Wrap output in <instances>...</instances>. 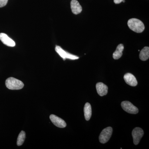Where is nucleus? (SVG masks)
<instances>
[{
    "instance_id": "obj_1",
    "label": "nucleus",
    "mask_w": 149,
    "mask_h": 149,
    "mask_svg": "<svg viewBox=\"0 0 149 149\" xmlns=\"http://www.w3.org/2000/svg\"><path fill=\"white\" fill-rule=\"evenodd\" d=\"M128 25L130 29L136 33H141L145 29L143 23L138 19H130L128 22Z\"/></svg>"
},
{
    "instance_id": "obj_2",
    "label": "nucleus",
    "mask_w": 149,
    "mask_h": 149,
    "mask_svg": "<svg viewBox=\"0 0 149 149\" xmlns=\"http://www.w3.org/2000/svg\"><path fill=\"white\" fill-rule=\"evenodd\" d=\"M7 88L10 90H18L24 87V83L20 80L13 77H9L6 81Z\"/></svg>"
},
{
    "instance_id": "obj_3",
    "label": "nucleus",
    "mask_w": 149,
    "mask_h": 149,
    "mask_svg": "<svg viewBox=\"0 0 149 149\" xmlns=\"http://www.w3.org/2000/svg\"><path fill=\"white\" fill-rule=\"evenodd\" d=\"M113 129L111 127H107L102 131L100 136L99 141L101 143L104 144L109 141L112 134Z\"/></svg>"
},
{
    "instance_id": "obj_4",
    "label": "nucleus",
    "mask_w": 149,
    "mask_h": 149,
    "mask_svg": "<svg viewBox=\"0 0 149 149\" xmlns=\"http://www.w3.org/2000/svg\"><path fill=\"white\" fill-rule=\"evenodd\" d=\"M121 107L125 111L131 114H137L139 113V109L130 102L123 101L121 103Z\"/></svg>"
},
{
    "instance_id": "obj_5",
    "label": "nucleus",
    "mask_w": 149,
    "mask_h": 149,
    "mask_svg": "<svg viewBox=\"0 0 149 149\" xmlns=\"http://www.w3.org/2000/svg\"><path fill=\"white\" fill-rule=\"evenodd\" d=\"M56 52L60 56L61 58H63V60H65V59H70L71 60H76L79 58L77 56L71 54L64 51L63 49L59 46H56L55 47Z\"/></svg>"
},
{
    "instance_id": "obj_6",
    "label": "nucleus",
    "mask_w": 149,
    "mask_h": 149,
    "mask_svg": "<svg viewBox=\"0 0 149 149\" xmlns=\"http://www.w3.org/2000/svg\"><path fill=\"white\" fill-rule=\"evenodd\" d=\"M133 143L135 145L139 144V142L144 135V131L142 128L136 127L133 129L132 132Z\"/></svg>"
},
{
    "instance_id": "obj_7",
    "label": "nucleus",
    "mask_w": 149,
    "mask_h": 149,
    "mask_svg": "<svg viewBox=\"0 0 149 149\" xmlns=\"http://www.w3.org/2000/svg\"><path fill=\"white\" fill-rule=\"evenodd\" d=\"M50 119L53 123L58 128H64L66 126V123L63 119L55 115L50 116Z\"/></svg>"
},
{
    "instance_id": "obj_8",
    "label": "nucleus",
    "mask_w": 149,
    "mask_h": 149,
    "mask_svg": "<svg viewBox=\"0 0 149 149\" xmlns=\"http://www.w3.org/2000/svg\"><path fill=\"white\" fill-rule=\"evenodd\" d=\"M0 40L3 44L8 47H14L15 46V42L5 33H0Z\"/></svg>"
},
{
    "instance_id": "obj_9",
    "label": "nucleus",
    "mask_w": 149,
    "mask_h": 149,
    "mask_svg": "<svg viewBox=\"0 0 149 149\" xmlns=\"http://www.w3.org/2000/svg\"><path fill=\"white\" fill-rule=\"evenodd\" d=\"M124 80L128 85L135 87L138 85V81L136 77L130 73H126L124 76Z\"/></svg>"
},
{
    "instance_id": "obj_10",
    "label": "nucleus",
    "mask_w": 149,
    "mask_h": 149,
    "mask_svg": "<svg viewBox=\"0 0 149 149\" xmlns=\"http://www.w3.org/2000/svg\"><path fill=\"white\" fill-rule=\"evenodd\" d=\"M96 89L97 93L99 95L103 96L106 95L108 93V88L107 86L102 83H98L96 84Z\"/></svg>"
},
{
    "instance_id": "obj_11",
    "label": "nucleus",
    "mask_w": 149,
    "mask_h": 149,
    "mask_svg": "<svg viewBox=\"0 0 149 149\" xmlns=\"http://www.w3.org/2000/svg\"><path fill=\"white\" fill-rule=\"evenodd\" d=\"M70 6L72 13L75 15L80 13L82 11V7L77 0H72Z\"/></svg>"
},
{
    "instance_id": "obj_12",
    "label": "nucleus",
    "mask_w": 149,
    "mask_h": 149,
    "mask_svg": "<svg viewBox=\"0 0 149 149\" xmlns=\"http://www.w3.org/2000/svg\"><path fill=\"white\" fill-rule=\"evenodd\" d=\"M124 49V46L123 44H119L116 48V50L113 54V57L115 60L118 59L122 56L123 52Z\"/></svg>"
},
{
    "instance_id": "obj_13",
    "label": "nucleus",
    "mask_w": 149,
    "mask_h": 149,
    "mask_svg": "<svg viewBox=\"0 0 149 149\" xmlns=\"http://www.w3.org/2000/svg\"><path fill=\"white\" fill-rule=\"evenodd\" d=\"M84 116L85 120H89L92 116V108L91 104L89 103H86L85 104L84 108Z\"/></svg>"
},
{
    "instance_id": "obj_14",
    "label": "nucleus",
    "mask_w": 149,
    "mask_h": 149,
    "mask_svg": "<svg viewBox=\"0 0 149 149\" xmlns=\"http://www.w3.org/2000/svg\"><path fill=\"white\" fill-rule=\"evenodd\" d=\"M139 58L141 60L146 61L149 58V48L148 47H146L143 48L139 55Z\"/></svg>"
},
{
    "instance_id": "obj_15",
    "label": "nucleus",
    "mask_w": 149,
    "mask_h": 149,
    "mask_svg": "<svg viewBox=\"0 0 149 149\" xmlns=\"http://www.w3.org/2000/svg\"><path fill=\"white\" fill-rule=\"evenodd\" d=\"M26 137V134L24 131H22L19 133L17 139V144L18 146H21L24 143Z\"/></svg>"
},
{
    "instance_id": "obj_16",
    "label": "nucleus",
    "mask_w": 149,
    "mask_h": 149,
    "mask_svg": "<svg viewBox=\"0 0 149 149\" xmlns=\"http://www.w3.org/2000/svg\"><path fill=\"white\" fill-rule=\"evenodd\" d=\"M8 0H0V8L6 6Z\"/></svg>"
},
{
    "instance_id": "obj_17",
    "label": "nucleus",
    "mask_w": 149,
    "mask_h": 149,
    "mask_svg": "<svg viewBox=\"0 0 149 149\" xmlns=\"http://www.w3.org/2000/svg\"><path fill=\"white\" fill-rule=\"evenodd\" d=\"M123 1V0H114L113 1H114L115 3L117 4H119L122 2Z\"/></svg>"
}]
</instances>
